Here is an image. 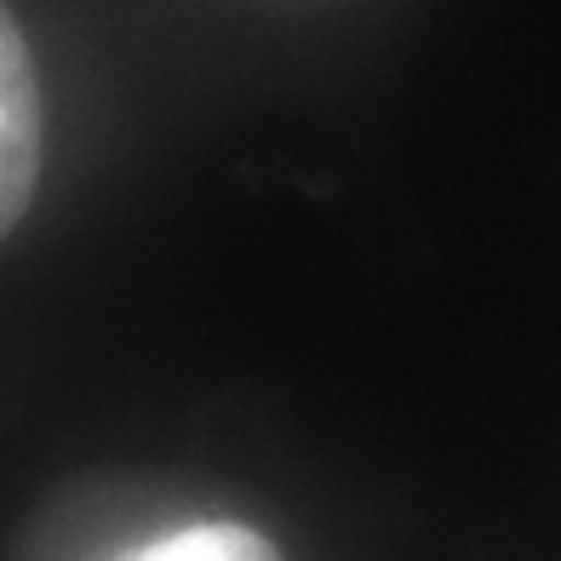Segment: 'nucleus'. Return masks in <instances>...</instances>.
<instances>
[{
    "label": "nucleus",
    "mask_w": 561,
    "mask_h": 561,
    "mask_svg": "<svg viewBox=\"0 0 561 561\" xmlns=\"http://www.w3.org/2000/svg\"><path fill=\"white\" fill-rule=\"evenodd\" d=\"M41 178V81L18 18L0 0V236L23 218Z\"/></svg>",
    "instance_id": "f257e3e1"
},
{
    "label": "nucleus",
    "mask_w": 561,
    "mask_h": 561,
    "mask_svg": "<svg viewBox=\"0 0 561 561\" xmlns=\"http://www.w3.org/2000/svg\"><path fill=\"white\" fill-rule=\"evenodd\" d=\"M115 561H280V550L241 522H190Z\"/></svg>",
    "instance_id": "f03ea898"
}]
</instances>
